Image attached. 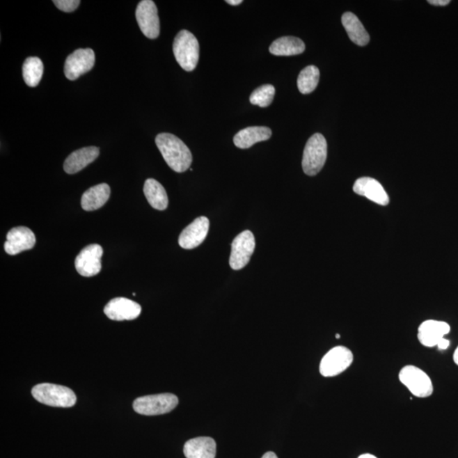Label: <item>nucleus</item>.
I'll use <instances>...</instances> for the list:
<instances>
[{
  "label": "nucleus",
  "mask_w": 458,
  "mask_h": 458,
  "mask_svg": "<svg viewBox=\"0 0 458 458\" xmlns=\"http://www.w3.org/2000/svg\"><path fill=\"white\" fill-rule=\"evenodd\" d=\"M155 143L174 172L184 173L189 169L193 161L191 151L177 136L166 133L158 134Z\"/></svg>",
  "instance_id": "nucleus-1"
},
{
  "label": "nucleus",
  "mask_w": 458,
  "mask_h": 458,
  "mask_svg": "<svg viewBox=\"0 0 458 458\" xmlns=\"http://www.w3.org/2000/svg\"><path fill=\"white\" fill-rule=\"evenodd\" d=\"M173 54L177 63L187 72H192L197 67L200 58V45L195 35L187 30L177 33L173 42Z\"/></svg>",
  "instance_id": "nucleus-2"
},
{
  "label": "nucleus",
  "mask_w": 458,
  "mask_h": 458,
  "mask_svg": "<svg viewBox=\"0 0 458 458\" xmlns=\"http://www.w3.org/2000/svg\"><path fill=\"white\" fill-rule=\"evenodd\" d=\"M33 397L42 404L54 407H71L76 404L77 397L71 389L58 384H37L32 390Z\"/></svg>",
  "instance_id": "nucleus-3"
},
{
  "label": "nucleus",
  "mask_w": 458,
  "mask_h": 458,
  "mask_svg": "<svg viewBox=\"0 0 458 458\" xmlns=\"http://www.w3.org/2000/svg\"><path fill=\"white\" fill-rule=\"evenodd\" d=\"M328 145L324 135L315 134L306 143L302 168L308 176H315L323 169L327 160Z\"/></svg>",
  "instance_id": "nucleus-4"
},
{
  "label": "nucleus",
  "mask_w": 458,
  "mask_h": 458,
  "mask_svg": "<svg viewBox=\"0 0 458 458\" xmlns=\"http://www.w3.org/2000/svg\"><path fill=\"white\" fill-rule=\"evenodd\" d=\"M178 398L171 393L146 395L139 397L134 402L136 413L146 416H157L170 413L176 409Z\"/></svg>",
  "instance_id": "nucleus-5"
},
{
  "label": "nucleus",
  "mask_w": 458,
  "mask_h": 458,
  "mask_svg": "<svg viewBox=\"0 0 458 458\" xmlns=\"http://www.w3.org/2000/svg\"><path fill=\"white\" fill-rule=\"evenodd\" d=\"M399 379L416 397L426 398L433 393L432 379L426 372L416 366L409 365L403 368L399 372Z\"/></svg>",
  "instance_id": "nucleus-6"
},
{
  "label": "nucleus",
  "mask_w": 458,
  "mask_h": 458,
  "mask_svg": "<svg viewBox=\"0 0 458 458\" xmlns=\"http://www.w3.org/2000/svg\"><path fill=\"white\" fill-rule=\"evenodd\" d=\"M353 353L345 347L331 349L321 361L319 370L324 377H335L347 370L353 363Z\"/></svg>",
  "instance_id": "nucleus-7"
},
{
  "label": "nucleus",
  "mask_w": 458,
  "mask_h": 458,
  "mask_svg": "<svg viewBox=\"0 0 458 458\" xmlns=\"http://www.w3.org/2000/svg\"><path fill=\"white\" fill-rule=\"evenodd\" d=\"M255 248L253 234L249 230L244 231L234 239L229 264L232 269L240 270L249 263Z\"/></svg>",
  "instance_id": "nucleus-8"
},
{
  "label": "nucleus",
  "mask_w": 458,
  "mask_h": 458,
  "mask_svg": "<svg viewBox=\"0 0 458 458\" xmlns=\"http://www.w3.org/2000/svg\"><path fill=\"white\" fill-rule=\"evenodd\" d=\"M136 19L142 33L150 40H155L160 35V19L154 1L143 0L136 9Z\"/></svg>",
  "instance_id": "nucleus-9"
},
{
  "label": "nucleus",
  "mask_w": 458,
  "mask_h": 458,
  "mask_svg": "<svg viewBox=\"0 0 458 458\" xmlns=\"http://www.w3.org/2000/svg\"><path fill=\"white\" fill-rule=\"evenodd\" d=\"M95 54L91 49H79L65 60L64 72L67 79L74 81L94 68Z\"/></svg>",
  "instance_id": "nucleus-10"
},
{
  "label": "nucleus",
  "mask_w": 458,
  "mask_h": 458,
  "mask_svg": "<svg viewBox=\"0 0 458 458\" xmlns=\"http://www.w3.org/2000/svg\"><path fill=\"white\" fill-rule=\"evenodd\" d=\"M103 249L100 244H90L84 248L75 260L77 273L84 277H94L102 271Z\"/></svg>",
  "instance_id": "nucleus-11"
},
{
  "label": "nucleus",
  "mask_w": 458,
  "mask_h": 458,
  "mask_svg": "<svg viewBox=\"0 0 458 458\" xmlns=\"http://www.w3.org/2000/svg\"><path fill=\"white\" fill-rule=\"evenodd\" d=\"M210 222L207 217H198L181 232L178 244L185 250H192L200 246L208 235Z\"/></svg>",
  "instance_id": "nucleus-12"
},
{
  "label": "nucleus",
  "mask_w": 458,
  "mask_h": 458,
  "mask_svg": "<svg viewBox=\"0 0 458 458\" xmlns=\"http://www.w3.org/2000/svg\"><path fill=\"white\" fill-rule=\"evenodd\" d=\"M104 313L111 320L129 321L141 315V306L129 299L118 297L108 302Z\"/></svg>",
  "instance_id": "nucleus-13"
},
{
  "label": "nucleus",
  "mask_w": 458,
  "mask_h": 458,
  "mask_svg": "<svg viewBox=\"0 0 458 458\" xmlns=\"http://www.w3.org/2000/svg\"><path fill=\"white\" fill-rule=\"evenodd\" d=\"M36 244V237L29 228L17 227L11 229L6 236L5 251L10 255L33 249Z\"/></svg>",
  "instance_id": "nucleus-14"
},
{
  "label": "nucleus",
  "mask_w": 458,
  "mask_h": 458,
  "mask_svg": "<svg viewBox=\"0 0 458 458\" xmlns=\"http://www.w3.org/2000/svg\"><path fill=\"white\" fill-rule=\"evenodd\" d=\"M353 190L361 196L366 197L372 203L380 205H387L390 203L389 196L387 195L381 184L372 177L358 178L353 186Z\"/></svg>",
  "instance_id": "nucleus-15"
},
{
  "label": "nucleus",
  "mask_w": 458,
  "mask_h": 458,
  "mask_svg": "<svg viewBox=\"0 0 458 458\" xmlns=\"http://www.w3.org/2000/svg\"><path fill=\"white\" fill-rule=\"evenodd\" d=\"M450 331L451 328L445 322L427 320L419 326L418 333L419 342L426 347H437L439 341L448 335Z\"/></svg>",
  "instance_id": "nucleus-16"
},
{
  "label": "nucleus",
  "mask_w": 458,
  "mask_h": 458,
  "mask_svg": "<svg viewBox=\"0 0 458 458\" xmlns=\"http://www.w3.org/2000/svg\"><path fill=\"white\" fill-rule=\"evenodd\" d=\"M100 155L98 147H85L74 151L65 159L64 171L68 174H75L94 162Z\"/></svg>",
  "instance_id": "nucleus-17"
},
{
  "label": "nucleus",
  "mask_w": 458,
  "mask_h": 458,
  "mask_svg": "<svg viewBox=\"0 0 458 458\" xmlns=\"http://www.w3.org/2000/svg\"><path fill=\"white\" fill-rule=\"evenodd\" d=\"M216 452V441L211 437L191 439L184 448L186 458H215Z\"/></svg>",
  "instance_id": "nucleus-18"
},
{
  "label": "nucleus",
  "mask_w": 458,
  "mask_h": 458,
  "mask_svg": "<svg viewBox=\"0 0 458 458\" xmlns=\"http://www.w3.org/2000/svg\"><path fill=\"white\" fill-rule=\"evenodd\" d=\"M271 130L267 127H249L235 136L234 143L239 149H249L256 143L269 141Z\"/></svg>",
  "instance_id": "nucleus-19"
},
{
  "label": "nucleus",
  "mask_w": 458,
  "mask_h": 458,
  "mask_svg": "<svg viewBox=\"0 0 458 458\" xmlns=\"http://www.w3.org/2000/svg\"><path fill=\"white\" fill-rule=\"evenodd\" d=\"M110 196V186L106 184L95 185L88 189L81 196V208L87 212L96 211L107 203Z\"/></svg>",
  "instance_id": "nucleus-20"
},
{
  "label": "nucleus",
  "mask_w": 458,
  "mask_h": 458,
  "mask_svg": "<svg viewBox=\"0 0 458 458\" xmlns=\"http://www.w3.org/2000/svg\"><path fill=\"white\" fill-rule=\"evenodd\" d=\"M342 24L350 40L359 46H366L370 42V37L362 22L355 14L347 13L341 18Z\"/></svg>",
  "instance_id": "nucleus-21"
},
{
  "label": "nucleus",
  "mask_w": 458,
  "mask_h": 458,
  "mask_svg": "<svg viewBox=\"0 0 458 458\" xmlns=\"http://www.w3.org/2000/svg\"><path fill=\"white\" fill-rule=\"evenodd\" d=\"M304 42L296 37H282L275 40L271 45L269 52L274 56H297L305 52Z\"/></svg>",
  "instance_id": "nucleus-22"
},
{
  "label": "nucleus",
  "mask_w": 458,
  "mask_h": 458,
  "mask_svg": "<svg viewBox=\"0 0 458 458\" xmlns=\"http://www.w3.org/2000/svg\"><path fill=\"white\" fill-rule=\"evenodd\" d=\"M143 193L148 203L155 209L164 211L168 208V197L164 187L153 178H149L143 186Z\"/></svg>",
  "instance_id": "nucleus-23"
},
{
  "label": "nucleus",
  "mask_w": 458,
  "mask_h": 458,
  "mask_svg": "<svg viewBox=\"0 0 458 458\" xmlns=\"http://www.w3.org/2000/svg\"><path fill=\"white\" fill-rule=\"evenodd\" d=\"M44 74V64L38 57H29L22 67V75L26 85L37 87Z\"/></svg>",
  "instance_id": "nucleus-24"
},
{
  "label": "nucleus",
  "mask_w": 458,
  "mask_h": 458,
  "mask_svg": "<svg viewBox=\"0 0 458 458\" xmlns=\"http://www.w3.org/2000/svg\"><path fill=\"white\" fill-rule=\"evenodd\" d=\"M320 72L315 65H308L302 70L298 77L297 86L303 95H308L315 90L319 81Z\"/></svg>",
  "instance_id": "nucleus-25"
},
{
  "label": "nucleus",
  "mask_w": 458,
  "mask_h": 458,
  "mask_svg": "<svg viewBox=\"0 0 458 458\" xmlns=\"http://www.w3.org/2000/svg\"><path fill=\"white\" fill-rule=\"evenodd\" d=\"M275 88L273 85H262V86L256 88L252 93L250 97V102L252 104H255V106L267 107L273 102Z\"/></svg>",
  "instance_id": "nucleus-26"
},
{
  "label": "nucleus",
  "mask_w": 458,
  "mask_h": 458,
  "mask_svg": "<svg viewBox=\"0 0 458 458\" xmlns=\"http://www.w3.org/2000/svg\"><path fill=\"white\" fill-rule=\"evenodd\" d=\"M53 3L58 9L64 13H73L80 6L79 0H54Z\"/></svg>",
  "instance_id": "nucleus-27"
},
{
  "label": "nucleus",
  "mask_w": 458,
  "mask_h": 458,
  "mask_svg": "<svg viewBox=\"0 0 458 458\" xmlns=\"http://www.w3.org/2000/svg\"><path fill=\"white\" fill-rule=\"evenodd\" d=\"M428 3L432 6H445L449 5L451 1L450 0H429Z\"/></svg>",
  "instance_id": "nucleus-28"
},
{
  "label": "nucleus",
  "mask_w": 458,
  "mask_h": 458,
  "mask_svg": "<svg viewBox=\"0 0 458 458\" xmlns=\"http://www.w3.org/2000/svg\"><path fill=\"white\" fill-rule=\"evenodd\" d=\"M449 345L450 341L443 338V339H441L440 341H439L437 347L439 350H446V349L449 347Z\"/></svg>",
  "instance_id": "nucleus-29"
},
{
  "label": "nucleus",
  "mask_w": 458,
  "mask_h": 458,
  "mask_svg": "<svg viewBox=\"0 0 458 458\" xmlns=\"http://www.w3.org/2000/svg\"><path fill=\"white\" fill-rule=\"evenodd\" d=\"M226 2L228 3H229V5H231V6H239L243 1H242V0H227Z\"/></svg>",
  "instance_id": "nucleus-30"
},
{
  "label": "nucleus",
  "mask_w": 458,
  "mask_h": 458,
  "mask_svg": "<svg viewBox=\"0 0 458 458\" xmlns=\"http://www.w3.org/2000/svg\"><path fill=\"white\" fill-rule=\"evenodd\" d=\"M262 458H278V457L274 452H269L264 454Z\"/></svg>",
  "instance_id": "nucleus-31"
},
{
  "label": "nucleus",
  "mask_w": 458,
  "mask_h": 458,
  "mask_svg": "<svg viewBox=\"0 0 458 458\" xmlns=\"http://www.w3.org/2000/svg\"><path fill=\"white\" fill-rule=\"evenodd\" d=\"M453 360L454 363H455L458 366V347L456 349L455 352H454Z\"/></svg>",
  "instance_id": "nucleus-32"
},
{
  "label": "nucleus",
  "mask_w": 458,
  "mask_h": 458,
  "mask_svg": "<svg viewBox=\"0 0 458 458\" xmlns=\"http://www.w3.org/2000/svg\"><path fill=\"white\" fill-rule=\"evenodd\" d=\"M358 458H378V457L372 455V454L366 453V454H363V455H361Z\"/></svg>",
  "instance_id": "nucleus-33"
},
{
  "label": "nucleus",
  "mask_w": 458,
  "mask_h": 458,
  "mask_svg": "<svg viewBox=\"0 0 458 458\" xmlns=\"http://www.w3.org/2000/svg\"><path fill=\"white\" fill-rule=\"evenodd\" d=\"M335 337H336V339H340V335H339V333H337V335H335Z\"/></svg>",
  "instance_id": "nucleus-34"
}]
</instances>
